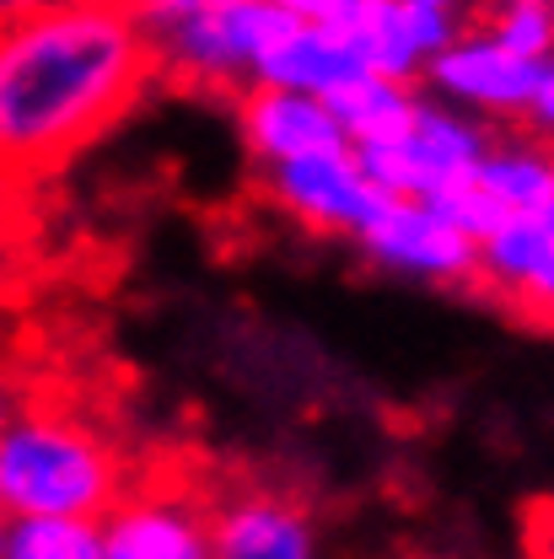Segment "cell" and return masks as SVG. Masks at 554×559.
Returning a JSON list of instances; mask_svg holds the SVG:
<instances>
[{
    "mask_svg": "<svg viewBox=\"0 0 554 559\" xmlns=\"http://www.w3.org/2000/svg\"><path fill=\"white\" fill-rule=\"evenodd\" d=\"M151 38L119 0H49L0 22V162L49 178L140 103Z\"/></svg>",
    "mask_w": 554,
    "mask_h": 559,
    "instance_id": "cell-1",
    "label": "cell"
},
{
    "mask_svg": "<svg viewBox=\"0 0 554 559\" xmlns=\"http://www.w3.org/2000/svg\"><path fill=\"white\" fill-rule=\"evenodd\" d=\"M125 495V452L92 415L27 399L0 436V511L5 516H92Z\"/></svg>",
    "mask_w": 554,
    "mask_h": 559,
    "instance_id": "cell-2",
    "label": "cell"
},
{
    "mask_svg": "<svg viewBox=\"0 0 554 559\" xmlns=\"http://www.w3.org/2000/svg\"><path fill=\"white\" fill-rule=\"evenodd\" d=\"M291 11L280 0H221L184 22H167L151 38V66L173 81L205 86V92H243L259 81L264 55L285 33Z\"/></svg>",
    "mask_w": 554,
    "mask_h": 559,
    "instance_id": "cell-3",
    "label": "cell"
},
{
    "mask_svg": "<svg viewBox=\"0 0 554 559\" xmlns=\"http://www.w3.org/2000/svg\"><path fill=\"white\" fill-rule=\"evenodd\" d=\"M490 135L452 103H431L415 97L410 119L393 130V135L372 140V145H355L372 183L382 194H404V200H441L447 189H458L474 162L485 156Z\"/></svg>",
    "mask_w": 554,
    "mask_h": 559,
    "instance_id": "cell-4",
    "label": "cell"
},
{
    "mask_svg": "<svg viewBox=\"0 0 554 559\" xmlns=\"http://www.w3.org/2000/svg\"><path fill=\"white\" fill-rule=\"evenodd\" d=\"M355 242L366 248L372 264L431 285L474 280L480 259V242L441 210V200H404V194H382L366 226L355 231Z\"/></svg>",
    "mask_w": 554,
    "mask_h": 559,
    "instance_id": "cell-5",
    "label": "cell"
},
{
    "mask_svg": "<svg viewBox=\"0 0 554 559\" xmlns=\"http://www.w3.org/2000/svg\"><path fill=\"white\" fill-rule=\"evenodd\" d=\"M259 173H264L270 205L323 237H355L382 200V189L372 183L355 145H323V151L291 156V162L259 167Z\"/></svg>",
    "mask_w": 554,
    "mask_h": 559,
    "instance_id": "cell-6",
    "label": "cell"
},
{
    "mask_svg": "<svg viewBox=\"0 0 554 559\" xmlns=\"http://www.w3.org/2000/svg\"><path fill=\"white\" fill-rule=\"evenodd\" d=\"M554 200V156L539 145H485V156L474 162V173L441 194V210L480 242L500 221L528 215V210Z\"/></svg>",
    "mask_w": 554,
    "mask_h": 559,
    "instance_id": "cell-7",
    "label": "cell"
},
{
    "mask_svg": "<svg viewBox=\"0 0 554 559\" xmlns=\"http://www.w3.org/2000/svg\"><path fill=\"white\" fill-rule=\"evenodd\" d=\"M103 559H215L210 511L189 489H125L103 511Z\"/></svg>",
    "mask_w": 554,
    "mask_h": 559,
    "instance_id": "cell-8",
    "label": "cell"
},
{
    "mask_svg": "<svg viewBox=\"0 0 554 559\" xmlns=\"http://www.w3.org/2000/svg\"><path fill=\"white\" fill-rule=\"evenodd\" d=\"M544 75V60L511 55L506 44H495L490 33H469L431 55L425 81L436 86V97H447L452 108H474V114H528L533 86Z\"/></svg>",
    "mask_w": 554,
    "mask_h": 559,
    "instance_id": "cell-9",
    "label": "cell"
},
{
    "mask_svg": "<svg viewBox=\"0 0 554 559\" xmlns=\"http://www.w3.org/2000/svg\"><path fill=\"white\" fill-rule=\"evenodd\" d=\"M237 135L259 167H275V162L323 151V145H350L329 97H313L296 86H270V81H254L237 92Z\"/></svg>",
    "mask_w": 554,
    "mask_h": 559,
    "instance_id": "cell-10",
    "label": "cell"
},
{
    "mask_svg": "<svg viewBox=\"0 0 554 559\" xmlns=\"http://www.w3.org/2000/svg\"><path fill=\"white\" fill-rule=\"evenodd\" d=\"M474 280L522 312L554 318V200L528 215H511L490 237H480Z\"/></svg>",
    "mask_w": 554,
    "mask_h": 559,
    "instance_id": "cell-11",
    "label": "cell"
},
{
    "mask_svg": "<svg viewBox=\"0 0 554 559\" xmlns=\"http://www.w3.org/2000/svg\"><path fill=\"white\" fill-rule=\"evenodd\" d=\"M452 33H458L452 11L410 5V0H361V11L350 16L345 27L361 66L372 75H393V81L425 75L431 55H441L452 44Z\"/></svg>",
    "mask_w": 554,
    "mask_h": 559,
    "instance_id": "cell-12",
    "label": "cell"
},
{
    "mask_svg": "<svg viewBox=\"0 0 554 559\" xmlns=\"http://www.w3.org/2000/svg\"><path fill=\"white\" fill-rule=\"evenodd\" d=\"M215 559H318V527L307 506L280 489H243L210 511Z\"/></svg>",
    "mask_w": 554,
    "mask_h": 559,
    "instance_id": "cell-13",
    "label": "cell"
},
{
    "mask_svg": "<svg viewBox=\"0 0 554 559\" xmlns=\"http://www.w3.org/2000/svg\"><path fill=\"white\" fill-rule=\"evenodd\" d=\"M355 75H366V66H361V55L345 33L323 27V22H302V16L285 22V33L259 66V81L296 86V92H313V97H334Z\"/></svg>",
    "mask_w": 554,
    "mask_h": 559,
    "instance_id": "cell-14",
    "label": "cell"
},
{
    "mask_svg": "<svg viewBox=\"0 0 554 559\" xmlns=\"http://www.w3.org/2000/svg\"><path fill=\"white\" fill-rule=\"evenodd\" d=\"M415 81H393V75H355L350 86H340L334 97H329V108H334V119H340V130H345L350 145H372V140L393 135L404 119H410V108H415Z\"/></svg>",
    "mask_w": 554,
    "mask_h": 559,
    "instance_id": "cell-15",
    "label": "cell"
},
{
    "mask_svg": "<svg viewBox=\"0 0 554 559\" xmlns=\"http://www.w3.org/2000/svg\"><path fill=\"white\" fill-rule=\"evenodd\" d=\"M5 559H103V522H92V516H11Z\"/></svg>",
    "mask_w": 554,
    "mask_h": 559,
    "instance_id": "cell-16",
    "label": "cell"
},
{
    "mask_svg": "<svg viewBox=\"0 0 554 559\" xmlns=\"http://www.w3.org/2000/svg\"><path fill=\"white\" fill-rule=\"evenodd\" d=\"M490 38L511 55L550 60L554 55V0H500L490 16Z\"/></svg>",
    "mask_w": 554,
    "mask_h": 559,
    "instance_id": "cell-17",
    "label": "cell"
},
{
    "mask_svg": "<svg viewBox=\"0 0 554 559\" xmlns=\"http://www.w3.org/2000/svg\"><path fill=\"white\" fill-rule=\"evenodd\" d=\"M210 5H221V0H130V11L140 16L145 33H156V27H167V22H184V16H195V11H210Z\"/></svg>",
    "mask_w": 554,
    "mask_h": 559,
    "instance_id": "cell-18",
    "label": "cell"
},
{
    "mask_svg": "<svg viewBox=\"0 0 554 559\" xmlns=\"http://www.w3.org/2000/svg\"><path fill=\"white\" fill-rule=\"evenodd\" d=\"M291 16H302V22H323V27H340L345 33L350 16L361 11V0H280Z\"/></svg>",
    "mask_w": 554,
    "mask_h": 559,
    "instance_id": "cell-19",
    "label": "cell"
},
{
    "mask_svg": "<svg viewBox=\"0 0 554 559\" xmlns=\"http://www.w3.org/2000/svg\"><path fill=\"white\" fill-rule=\"evenodd\" d=\"M22 404H27V388H22V377L0 360V436H5V425L22 415Z\"/></svg>",
    "mask_w": 554,
    "mask_h": 559,
    "instance_id": "cell-20",
    "label": "cell"
},
{
    "mask_svg": "<svg viewBox=\"0 0 554 559\" xmlns=\"http://www.w3.org/2000/svg\"><path fill=\"white\" fill-rule=\"evenodd\" d=\"M528 114L554 130V60H544V75H539V86H533V103H528Z\"/></svg>",
    "mask_w": 554,
    "mask_h": 559,
    "instance_id": "cell-21",
    "label": "cell"
},
{
    "mask_svg": "<svg viewBox=\"0 0 554 559\" xmlns=\"http://www.w3.org/2000/svg\"><path fill=\"white\" fill-rule=\"evenodd\" d=\"M22 183H27V178H16V173L0 162V237H5L11 221H16V194H22Z\"/></svg>",
    "mask_w": 554,
    "mask_h": 559,
    "instance_id": "cell-22",
    "label": "cell"
},
{
    "mask_svg": "<svg viewBox=\"0 0 554 559\" xmlns=\"http://www.w3.org/2000/svg\"><path fill=\"white\" fill-rule=\"evenodd\" d=\"M33 5H49V0H0V22H5V16H22V11H33Z\"/></svg>",
    "mask_w": 554,
    "mask_h": 559,
    "instance_id": "cell-23",
    "label": "cell"
},
{
    "mask_svg": "<svg viewBox=\"0 0 554 559\" xmlns=\"http://www.w3.org/2000/svg\"><path fill=\"white\" fill-rule=\"evenodd\" d=\"M410 5H436V11H452V0H410Z\"/></svg>",
    "mask_w": 554,
    "mask_h": 559,
    "instance_id": "cell-24",
    "label": "cell"
},
{
    "mask_svg": "<svg viewBox=\"0 0 554 559\" xmlns=\"http://www.w3.org/2000/svg\"><path fill=\"white\" fill-rule=\"evenodd\" d=\"M5 522H11V516L0 511V559H5Z\"/></svg>",
    "mask_w": 554,
    "mask_h": 559,
    "instance_id": "cell-25",
    "label": "cell"
},
{
    "mask_svg": "<svg viewBox=\"0 0 554 559\" xmlns=\"http://www.w3.org/2000/svg\"><path fill=\"white\" fill-rule=\"evenodd\" d=\"M119 5H130V0H119Z\"/></svg>",
    "mask_w": 554,
    "mask_h": 559,
    "instance_id": "cell-26",
    "label": "cell"
}]
</instances>
